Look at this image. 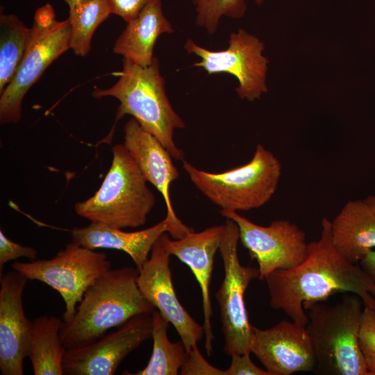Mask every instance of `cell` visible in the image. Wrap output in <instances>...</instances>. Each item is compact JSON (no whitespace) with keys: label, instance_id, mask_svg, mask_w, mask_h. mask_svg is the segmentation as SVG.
Instances as JSON below:
<instances>
[{"label":"cell","instance_id":"obj_31","mask_svg":"<svg viewBox=\"0 0 375 375\" xmlns=\"http://www.w3.org/2000/svg\"><path fill=\"white\" fill-rule=\"evenodd\" d=\"M359 262L362 269L375 283V249L368 251Z\"/></svg>","mask_w":375,"mask_h":375},{"label":"cell","instance_id":"obj_8","mask_svg":"<svg viewBox=\"0 0 375 375\" xmlns=\"http://www.w3.org/2000/svg\"><path fill=\"white\" fill-rule=\"evenodd\" d=\"M12 267L28 279L39 281L56 290L65 302L62 321L68 322L86 290L110 269L111 262L104 252L72 242L51 259L17 261Z\"/></svg>","mask_w":375,"mask_h":375},{"label":"cell","instance_id":"obj_13","mask_svg":"<svg viewBox=\"0 0 375 375\" xmlns=\"http://www.w3.org/2000/svg\"><path fill=\"white\" fill-rule=\"evenodd\" d=\"M170 256L159 238L148 260L138 270L137 283L142 297L173 325L189 351L202 340L204 331L177 297L169 267Z\"/></svg>","mask_w":375,"mask_h":375},{"label":"cell","instance_id":"obj_28","mask_svg":"<svg viewBox=\"0 0 375 375\" xmlns=\"http://www.w3.org/2000/svg\"><path fill=\"white\" fill-rule=\"evenodd\" d=\"M179 374L182 375H225L222 370L210 365L202 356L198 347L187 351L186 358Z\"/></svg>","mask_w":375,"mask_h":375},{"label":"cell","instance_id":"obj_23","mask_svg":"<svg viewBox=\"0 0 375 375\" xmlns=\"http://www.w3.org/2000/svg\"><path fill=\"white\" fill-rule=\"evenodd\" d=\"M31 31L14 14L0 15V94L15 77Z\"/></svg>","mask_w":375,"mask_h":375},{"label":"cell","instance_id":"obj_33","mask_svg":"<svg viewBox=\"0 0 375 375\" xmlns=\"http://www.w3.org/2000/svg\"><path fill=\"white\" fill-rule=\"evenodd\" d=\"M68 5L69 8L76 3L80 0H64Z\"/></svg>","mask_w":375,"mask_h":375},{"label":"cell","instance_id":"obj_24","mask_svg":"<svg viewBox=\"0 0 375 375\" xmlns=\"http://www.w3.org/2000/svg\"><path fill=\"white\" fill-rule=\"evenodd\" d=\"M111 14L108 0H80L69 7V48L76 56L88 54L95 30Z\"/></svg>","mask_w":375,"mask_h":375},{"label":"cell","instance_id":"obj_18","mask_svg":"<svg viewBox=\"0 0 375 375\" xmlns=\"http://www.w3.org/2000/svg\"><path fill=\"white\" fill-rule=\"evenodd\" d=\"M172 231L169 220H163L149 228L133 231L91 222L84 227H74L72 231V242L85 248L110 249L126 253L140 270L148 260L151 249L162 234Z\"/></svg>","mask_w":375,"mask_h":375},{"label":"cell","instance_id":"obj_19","mask_svg":"<svg viewBox=\"0 0 375 375\" xmlns=\"http://www.w3.org/2000/svg\"><path fill=\"white\" fill-rule=\"evenodd\" d=\"M331 235L338 251L358 264L375 249V212L365 199L349 200L331 221Z\"/></svg>","mask_w":375,"mask_h":375},{"label":"cell","instance_id":"obj_21","mask_svg":"<svg viewBox=\"0 0 375 375\" xmlns=\"http://www.w3.org/2000/svg\"><path fill=\"white\" fill-rule=\"evenodd\" d=\"M62 320L56 316L42 315L32 321L28 358L35 375H62V360L66 353L60 331Z\"/></svg>","mask_w":375,"mask_h":375},{"label":"cell","instance_id":"obj_16","mask_svg":"<svg viewBox=\"0 0 375 375\" xmlns=\"http://www.w3.org/2000/svg\"><path fill=\"white\" fill-rule=\"evenodd\" d=\"M124 145L133 157L147 182L162 194L167 209L166 217L170 222L173 239H181L193 231L176 216L172 207L169 189L171 183L179 176L172 156L162 143L144 130L131 117L124 128Z\"/></svg>","mask_w":375,"mask_h":375},{"label":"cell","instance_id":"obj_12","mask_svg":"<svg viewBox=\"0 0 375 375\" xmlns=\"http://www.w3.org/2000/svg\"><path fill=\"white\" fill-rule=\"evenodd\" d=\"M152 315L131 317L114 332L89 345L67 349L62 360L65 375H112L126 357L151 337Z\"/></svg>","mask_w":375,"mask_h":375},{"label":"cell","instance_id":"obj_27","mask_svg":"<svg viewBox=\"0 0 375 375\" xmlns=\"http://www.w3.org/2000/svg\"><path fill=\"white\" fill-rule=\"evenodd\" d=\"M37 256L36 249L12 242L0 230V276L3 274V269L6 263L19 258L34 260Z\"/></svg>","mask_w":375,"mask_h":375},{"label":"cell","instance_id":"obj_5","mask_svg":"<svg viewBox=\"0 0 375 375\" xmlns=\"http://www.w3.org/2000/svg\"><path fill=\"white\" fill-rule=\"evenodd\" d=\"M112 159L99 189L75 203L74 210L91 222L112 228H138L145 224L156 197L124 144L112 148Z\"/></svg>","mask_w":375,"mask_h":375},{"label":"cell","instance_id":"obj_26","mask_svg":"<svg viewBox=\"0 0 375 375\" xmlns=\"http://www.w3.org/2000/svg\"><path fill=\"white\" fill-rule=\"evenodd\" d=\"M359 346L368 371L375 375V310L369 306L363 308Z\"/></svg>","mask_w":375,"mask_h":375},{"label":"cell","instance_id":"obj_17","mask_svg":"<svg viewBox=\"0 0 375 375\" xmlns=\"http://www.w3.org/2000/svg\"><path fill=\"white\" fill-rule=\"evenodd\" d=\"M223 232L224 224L211 226L200 232L192 231L181 239H170L167 232L160 237L169 253L189 267L199 283L202 297L204 347L209 356L212 352V340L215 338L211 324L212 310L210 285L214 258L219 249Z\"/></svg>","mask_w":375,"mask_h":375},{"label":"cell","instance_id":"obj_3","mask_svg":"<svg viewBox=\"0 0 375 375\" xmlns=\"http://www.w3.org/2000/svg\"><path fill=\"white\" fill-rule=\"evenodd\" d=\"M92 96L97 99L112 97L119 101L116 122L125 115L135 118L140 126L156 137L176 160H184V153L174 141L176 129L185 123L175 112L167 96L159 60L142 67L123 58L118 81L110 88H96Z\"/></svg>","mask_w":375,"mask_h":375},{"label":"cell","instance_id":"obj_4","mask_svg":"<svg viewBox=\"0 0 375 375\" xmlns=\"http://www.w3.org/2000/svg\"><path fill=\"white\" fill-rule=\"evenodd\" d=\"M364 308L356 294L344 293L335 304L317 302L307 311L306 326L312 345L315 371L329 375H371L359 346Z\"/></svg>","mask_w":375,"mask_h":375},{"label":"cell","instance_id":"obj_22","mask_svg":"<svg viewBox=\"0 0 375 375\" xmlns=\"http://www.w3.org/2000/svg\"><path fill=\"white\" fill-rule=\"evenodd\" d=\"M152 315L153 349L150 359L135 375H177L186 356L181 340L172 342L167 337L169 322L156 309Z\"/></svg>","mask_w":375,"mask_h":375},{"label":"cell","instance_id":"obj_15","mask_svg":"<svg viewBox=\"0 0 375 375\" xmlns=\"http://www.w3.org/2000/svg\"><path fill=\"white\" fill-rule=\"evenodd\" d=\"M28 278L17 270L0 276V372L22 375L28 357L32 321L26 316L22 294Z\"/></svg>","mask_w":375,"mask_h":375},{"label":"cell","instance_id":"obj_7","mask_svg":"<svg viewBox=\"0 0 375 375\" xmlns=\"http://www.w3.org/2000/svg\"><path fill=\"white\" fill-rule=\"evenodd\" d=\"M239 240L238 225L226 218L219 247L224 276L215 297L224 335L223 350L229 356L251 353L252 325L246 308L244 294L251 281L259 277L258 267L240 263L238 254Z\"/></svg>","mask_w":375,"mask_h":375},{"label":"cell","instance_id":"obj_14","mask_svg":"<svg viewBox=\"0 0 375 375\" xmlns=\"http://www.w3.org/2000/svg\"><path fill=\"white\" fill-rule=\"evenodd\" d=\"M251 353L271 375L310 372L316 367L306 326L292 320H282L266 329L252 326Z\"/></svg>","mask_w":375,"mask_h":375},{"label":"cell","instance_id":"obj_30","mask_svg":"<svg viewBox=\"0 0 375 375\" xmlns=\"http://www.w3.org/2000/svg\"><path fill=\"white\" fill-rule=\"evenodd\" d=\"M152 0H108L112 14L121 17L128 23L134 19Z\"/></svg>","mask_w":375,"mask_h":375},{"label":"cell","instance_id":"obj_1","mask_svg":"<svg viewBox=\"0 0 375 375\" xmlns=\"http://www.w3.org/2000/svg\"><path fill=\"white\" fill-rule=\"evenodd\" d=\"M317 240L308 243L306 258L297 267L276 270L266 278L270 306L283 310L291 320L306 326V310L336 293L358 295L375 310V283L358 264L344 258L331 239V220L321 221Z\"/></svg>","mask_w":375,"mask_h":375},{"label":"cell","instance_id":"obj_25","mask_svg":"<svg viewBox=\"0 0 375 375\" xmlns=\"http://www.w3.org/2000/svg\"><path fill=\"white\" fill-rule=\"evenodd\" d=\"M260 5L263 0H255ZM197 13L196 22L207 32L214 34L223 16L233 19L242 17L247 9L244 0H192Z\"/></svg>","mask_w":375,"mask_h":375},{"label":"cell","instance_id":"obj_29","mask_svg":"<svg viewBox=\"0 0 375 375\" xmlns=\"http://www.w3.org/2000/svg\"><path fill=\"white\" fill-rule=\"evenodd\" d=\"M231 358V364L225 370V375H271L265 369L253 363L250 353L235 354Z\"/></svg>","mask_w":375,"mask_h":375},{"label":"cell","instance_id":"obj_6","mask_svg":"<svg viewBox=\"0 0 375 375\" xmlns=\"http://www.w3.org/2000/svg\"><path fill=\"white\" fill-rule=\"evenodd\" d=\"M183 167L208 199L222 210L235 212L266 204L276 192L282 172L279 160L260 144L249 162L223 172L203 171L185 160Z\"/></svg>","mask_w":375,"mask_h":375},{"label":"cell","instance_id":"obj_32","mask_svg":"<svg viewBox=\"0 0 375 375\" xmlns=\"http://www.w3.org/2000/svg\"><path fill=\"white\" fill-rule=\"evenodd\" d=\"M364 199L371 206L375 212V194H371Z\"/></svg>","mask_w":375,"mask_h":375},{"label":"cell","instance_id":"obj_11","mask_svg":"<svg viewBox=\"0 0 375 375\" xmlns=\"http://www.w3.org/2000/svg\"><path fill=\"white\" fill-rule=\"evenodd\" d=\"M29 44L12 80L0 94L1 124L16 123L22 117V100L47 67L69 48L68 19L47 26L33 24Z\"/></svg>","mask_w":375,"mask_h":375},{"label":"cell","instance_id":"obj_9","mask_svg":"<svg viewBox=\"0 0 375 375\" xmlns=\"http://www.w3.org/2000/svg\"><path fill=\"white\" fill-rule=\"evenodd\" d=\"M220 214L238 225L241 243L258 263L259 280H265L276 270L294 268L307 256L306 233L289 220L277 219L264 226L238 212L221 210Z\"/></svg>","mask_w":375,"mask_h":375},{"label":"cell","instance_id":"obj_10","mask_svg":"<svg viewBox=\"0 0 375 375\" xmlns=\"http://www.w3.org/2000/svg\"><path fill=\"white\" fill-rule=\"evenodd\" d=\"M184 49L188 54L201 58L193 67H201L211 75L226 73L238 81L235 88L239 97L253 101L267 92V59L262 55L263 43L243 29L231 34L228 47L222 51H210L188 39Z\"/></svg>","mask_w":375,"mask_h":375},{"label":"cell","instance_id":"obj_2","mask_svg":"<svg viewBox=\"0 0 375 375\" xmlns=\"http://www.w3.org/2000/svg\"><path fill=\"white\" fill-rule=\"evenodd\" d=\"M136 267L109 269L86 290L73 317L62 322L60 331L66 349L94 343L131 317L152 314L156 309L141 294Z\"/></svg>","mask_w":375,"mask_h":375},{"label":"cell","instance_id":"obj_20","mask_svg":"<svg viewBox=\"0 0 375 375\" xmlns=\"http://www.w3.org/2000/svg\"><path fill=\"white\" fill-rule=\"evenodd\" d=\"M174 29L165 17L160 0H152L127 26L115 41L113 53L133 64L147 67L153 60V49L158 37Z\"/></svg>","mask_w":375,"mask_h":375}]
</instances>
